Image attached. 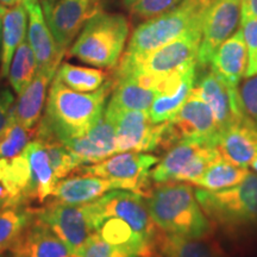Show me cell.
Masks as SVG:
<instances>
[{
	"label": "cell",
	"mask_w": 257,
	"mask_h": 257,
	"mask_svg": "<svg viewBox=\"0 0 257 257\" xmlns=\"http://www.w3.org/2000/svg\"><path fill=\"white\" fill-rule=\"evenodd\" d=\"M112 88L113 80L110 79L96 91L76 92L54 78L40 121L63 143L81 137L102 118Z\"/></svg>",
	"instance_id": "obj_1"
},
{
	"label": "cell",
	"mask_w": 257,
	"mask_h": 257,
	"mask_svg": "<svg viewBox=\"0 0 257 257\" xmlns=\"http://www.w3.org/2000/svg\"><path fill=\"white\" fill-rule=\"evenodd\" d=\"M144 199L153 221L163 232L192 238L213 236V226L186 182L156 184Z\"/></svg>",
	"instance_id": "obj_2"
},
{
	"label": "cell",
	"mask_w": 257,
	"mask_h": 257,
	"mask_svg": "<svg viewBox=\"0 0 257 257\" xmlns=\"http://www.w3.org/2000/svg\"><path fill=\"white\" fill-rule=\"evenodd\" d=\"M195 198L214 231L238 238L257 233V175L248 176L233 187L208 191L198 188Z\"/></svg>",
	"instance_id": "obj_3"
},
{
	"label": "cell",
	"mask_w": 257,
	"mask_h": 257,
	"mask_svg": "<svg viewBox=\"0 0 257 257\" xmlns=\"http://www.w3.org/2000/svg\"><path fill=\"white\" fill-rule=\"evenodd\" d=\"M201 30H193L142 57L120 59L113 79L133 78L157 92L165 79L198 66Z\"/></svg>",
	"instance_id": "obj_4"
},
{
	"label": "cell",
	"mask_w": 257,
	"mask_h": 257,
	"mask_svg": "<svg viewBox=\"0 0 257 257\" xmlns=\"http://www.w3.org/2000/svg\"><path fill=\"white\" fill-rule=\"evenodd\" d=\"M216 0H181L172 10L148 19L135 29L123 60L142 57L186 32L202 30L205 18Z\"/></svg>",
	"instance_id": "obj_5"
},
{
	"label": "cell",
	"mask_w": 257,
	"mask_h": 257,
	"mask_svg": "<svg viewBox=\"0 0 257 257\" xmlns=\"http://www.w3.org/2000/svg\"><path fill=\"white\" fill-rule=\"evenodd\" d=\"M130 23L120 14L101 12L83 27L69 48V56L99 68L114 69L124 53Z\"/></svg>",
	"instance_id": "obj_6"
},
{
	"label": "cell",
	"mask_w": 257,
	"mask_h": 257,
	"mask_svg": "<svg viewBox=\"0 0 257 257\" xmlns=\"http://www.w3.org/2000/svg\"><path fill=\"white\" fill-rule=\"evenodd\" d=\"M214 144L197 140H182L167 149L153 167L150 178L154 185L170 181L193 184L201 178L214 161L220 159Z\"/></svg>",
	"instance_id": "obj_7"
},
{
	"label": "cell",
	"mask_w": 257,
	"mask_h": 257,
	"mask_svg": "<svg viewBox=\"0 0 257 257\" xmlns=\"http://www.w3.org/2000/svg\"><path fill=\"white\" fill-rule=\"evenodd\" d=\"M85 208L93 231L104 218H119L156 249V238L161 230L150 217L142 195L126 189H112L95 201L85 205Z\"/></svg>",
	"instance_id": "obj_8"
},
{
	"label": "cell",
	"mask_w": 257,
	"mask_h": 257,
	"mask_svg": "<svg viewBox=\"0 0 257 257\" xmlns=\"http://www.w3.org/2000/svg\"><path fill=\"white\" fill-rule=\"evenodd\" d=\"M8 167L29 206L32 202L44 204L59 181L49 156L38 138H34L18 156L9 159Z\"/></svg>",
	"instance_id": "obj_9"
},
{
	"label": "cell",
	"mask_w": 257,
	"mask_h": 257,
	"mask_svg": "<svg viewBox=\"0 0 257 257\" xmlns=\"http://www.w3.org/2000/svg\"><path fill=\"white\" fill-rule=\"evenodd\" d=\"M157 162L159 157L150 154L125 152L117 153L95 165L81 166L74 172L107 179L118 189H126L147 198L154 187L150 172Z\"/></svg>",
	"instance_id": "obj_10"
},
{
	"label": "cell",
	"mask_w": 257,
	"mask_h": 257,
	"mask_svg": "<svg viewBox=\"0 0 257 257\" xmlns=\"http://www.w3.org/2000/svg\"><path fill=\"white\" fill-rule=\"evenodd\" d=\"M220 128L213 112L193 87L188 99L180 110L165 121L162 134V149H169L179 141L197 140L216 146Z\"/></svg>",
	"instance_id": "obj_11"
},
{
	"label": "cell",
	"mask_w": 257,
	"mask_h": 257,
	"mask_svg": "<svg viewBox=\"0 0 257 257\" xmlns=\"http://www.w3.org/2000/svg\"><path fill=\"white\" fill-rule=\"evenodd\" d=\"M107 0H43L44 17L60 50L66 54L86 24L104 12Z\"/></svg>",
	"instance_id": "obj_12"
},
{
	"label": "cell",
	"mask_w": 257,
	"mask_h": 257,
	"mask_svg": "<svg viewBox=\"0 0 257 257\" xmlns=\"http://www.w3.org/2000/svg\"><path fill=\"white\" fill-rule=\"evenodd\" d=\"M104 115L114 125L118 153H147L161 148L165 123H153L148 111H105Z\"/></svg>",
	"instance_id": "obj_13"
},
{
	"label": "cell",
	"mask_w": 257,
	"mask_h": 257,
	"mask_svg": "<svg viewBox=\"0 0 257 257\" xmlns=\"http://www.w3.org/2000/svg\"><path fill=\"white\" fill-rule=\"evenodd\" d=\"M36 212L68 246L74 256L94 233L85 205L78 206L51 199L50 201L44 202L42 207H36Z\"/></svg>",
	"instance_id": "obj_14"
},
{
	"label": "cell",
	"mask_w": 257,
	"mask_h": 257,
	"mask_svg": "<svg viewBox=\"0 0 257 257\" xmlns=\"http://www.w3.org/2000/svg\"><path fill=\"white\" fill-rule=\"evenodd\" d=\"M242 0H216L205 18L199 47L198 66L206 67L223 42L236 30L240 18Z\"/></svg>",
	"instance_id": "obj_15"
},
{
	"label": "cell",
	"mask_w": 257,
	"mask_h": 257,
	"mask_svg": "<svg viewBox=\"0 0 257 257\" xmlns=\"http://www.w3.org/2000/svg\"><path fill=\"white\" fill-rule=\"evenodd\" d=\"M10 251L14 257H74L68 246L38 216L36 207H32L27 227Z\"/></svg>",
	"instance_id": "obj_16"
},
{
	"label": "cell",
	"mask_w": 257,
	"mask_h": 257,
	"mask_svg": "<svg viewBox=\"0 0 257 257\" xmlns=\"http://www.w3.org/2000/svg\"><path fill=\"white\" fill-rule=\"evenodd\" d=\"M194 88L211 107L220 131L246 117L240 105L238 88L227 86L214 73L205 74L199 82L195 81Z\"/></svg>",
	"instance_id": "obj_17"
},
{
	"label": "cell",
	"mask_w": 257,
	"mask_h": 257,
	"mask_svg": "<svg viewBox=\"0 0 257 257\" xmlns=\"http://www.w3.org/2000/svg\"><path fill=\"white\" fill-rule=\"evenodd\" d=\"M28 15V42L37 61L38 70H56L66 54L54 40L38 0L22 2Z\"/></svg>",
	"instance_id": "obj_18"
},
{
	"label": "cell",
	"mask_w": 257,
	"mask_h": 257,
	"mask_svg": "<svg viewBox=\"0 0 257 257\" xmlns=\"http://www.w3.org/2000/svg\"><path fill=\"white\" fill-rule=\"evenodd\" d=\"M79 166L95 165L117 154L115 128L105 115L87 134L64 143Z\"/></svg>",
	"instance_id": "obj_19"
},
{
	"label": "cell",
	"mask_w": 257,
	"mask_h": 257,
	"mask_svg": "<svg viewBox=\"0 0 257 257\" xmlns=\"http://www.w3.org/2000/svg\"><path fill=\"white\" fill-rule=\"evenodd\" d=\"M216 147L224 160L246 168L257 156V127L243 118L220 131Z\"/></svg>",
	"instance_id": "obj_20"
},
{
	"label": "cell",
	"mask_w": 257,
	"mask_h": 257,
	"mask_svg": "<svg viewBox=\"0 0 257 257\" xmlns=\"http://www.w3.org/2000/svg\"><path fill=\"white\" fill-rule=\"evenodd\" d=\"M208 64L221 81L230 87H238L248 68V49L240 29L220 44Z\"/></svg>",
	"instance_id": "obj_21"
},
{
	"label": "cell",
	"mask_w": 257,
	"mask_h": 257,
	"mask_svg": "<svg viewBox=\"0 0 257 257\" xmlns=\"http://www.w3.org/2000/svg\"><path fill=\"white\" fill-rule=\"evenodd\" d=\"M70 174L60 179L54 188L51 199L70 205H87L95 201L105 193L112 189H118L110 180L85 173Z\"/></svg>",
	"instance_id": "obj_22"
},
{
	"label": "cell",
	"mask_w": 257,
	"mask_h": 257,
	"mask_svg": "<svg viewBox=\"0 0 257 257\" xmlns=\"http://www.w3.org/2000/svg\"><path fill=\"white\" fill-rule=\"evenodd\" d=\"M56 70H37L29 86L21 93L12 107L16 120L27 128H35L41 119L47 99V89L55 78Z\"/></svg>",
	"instance_id": "obj_23"
},
{
	"label": "cell",
	"mask_w": 257,
	"mask_h": 257,
	"mask_svg": "<svg viewBox=\"0 0 257 257\" xmlns=\"http://www.w3.org/2000/svg\"><path fill=\"white\" fill-rule=\"evenodd\" d=\"M155 245L162 257H226L213 236L192 238L160 231Z\"/></svg>",
	"instance_id": "obj_24"
},
{
	"label": "cell",
	"mask_w": 257,
	"mask_h": 257,
	"mask_svg": "<svg viewBox=\"0 0 257 257\" xmlns=\"http://www.w3.org/2000/svg\"><path fill=\"white\" fill-rule=\"evenodd\" d=\"M112 80V95L105 111H149L150 106L157 96L156 89L144 86L133 78Z\"/></svg>",
	"instance_id": "obj_25"
},
{
	"label": "cell",
	"mask_w": 257,
	"mask_h": 257,
	"mask_svg": "<svg viewBox=\"0 0 257 257\" xmlns=\"http://www.w3.org/2000/svg\"><path fill=\"white\" fill-rule=\"evenodd\" d=\"M28 15L23 4L5 10L2 28L0 79L9 75L10 64L19 44L27 40Z\"/></svg>",
	"instance_id": "obj_26"
},
{
	"label": "cell",
	"mask_w": 257,
	"mask_h": 257,
	"mask_svg": "<svg viewBox=\"0 0 257 257\" xmlns=\"http://www.w3.org/2000/svg\"><path fill=\"white\" fill-rule=\"evenodd\" d=\"M195 81H197V68L188 72L185 79L175 88L157 95L148 111L153 123L161 124L169 120L187 100Z\"/></svg>",
	"instance_id": "obj_27"
},
{
	"label": "cell",
	"mask_w": 257,
	"mask_h": 257,
	"mask_svg": "<svg viewBox=\"0 0 257 257\" xmlns=\"http://www.w3.org/2000/svg\"><path fill=\"white\" fill-rule=\"evenodd\" d=\"M35 138H38L43 144L59 180L70 175L74 173V170L80 167L78 161L66 147V144L61 142L59 138L41 121L36 127Z\"/></svg>",
	"instance_id": "obj_28"
},
{
	"label": "cell",
	"mask_w": 257,
	"mask_h": 257,
	"mask_svg": "<svg viewBox=\"0 0 257 257\" xmlns=\"http://www.w3.org/2000/svg\"><path fill=\"white\" fill-rule=\"evenodd\" d=\"M248 174L249 170L245 167L236 166L220 157L205 170L195 185L208 191H220L239 185Z\"/></svg>",
	"instance_id": "obj_29"
},
{
	"label": "cell",
	"mask_w": 257,
	"mask_h": 257,
	"mask_svg": "<svg viewBox=\"0 0 257 257\" xmlns=\"http://www.w3.org/2000/svg\"><path fill=\"white\" fill-rule=\"evenodd\" d=\"M55 78L63 85L76 92H93L108 81V74L101 69L79 67L67 62L61 63Z\"/></svg>",
	"instance_id": "obj_30"
},
{
	"label": "cell",
	"mask_w": 257,
	"mask_h": 257,
	"mask_svg": "<svg viewBox=\"0 0 257 257\" xmlns=\"http://www.w3.org/2000/svg\"><path fill=\"white\" fill-rule=\"evenodd\" d=\"M37 70L36 57L28 40H25L16 49L9 70L10 85L18 95L34 80Z\"/></svg>",
	"instance_id": "obj_31"
},
{
	"label": "cell",
	"mask_w": 257,
	"mask_h": 257,
	"mask_svg": "<svg viewBox=\"0 0 257 257\" xmlns=\"http://www.w3.org/2000/svg\"><path fill=\"white\" fill-rule=\"evenodd\" d=\"M32 216V207L17 206L0 210V253L10 250L21 237Z\"/></svg>",
	"instance_id": "obj_32"
},
{
	"label": "cell",
	"mask_w": 257,
	"mask_h": 257,
	"mask_svg": "<svg viewBox=\"0 0 257 257\" xmlns=\"http://www.w3.org/2000/svg\"><path fill=\"white\" fill-rule=\"evenodd\" d=\"M36 136V128H27L16 120L14 112L4 133L0 135V160L18 156Z\"/></svg>",
	"instance_id": "obj_33"
},
{
	"label": "cell",
	"mask_w": 257,
	"mask_h": 257,
	"mask_svg": "<svg viewBox=\"0 0 257 257\" xmlns=\"http://www.w3.org/2000/svg\"><path fill=\"white\" fill-rule=\"evenodd\" d=\"M75 257H138L133 250L107 243L94 232L76 252Z\"/></svg>",
	"instance_id": "obj_34"
},
{
	"label": "cell",
	"mask_w": 257,
	"mask_h": 257,
	"mask_svg": "<svg viewBox=\"0 0 257 257\" xmlns=\"http://www.w3.org/2000/svg\"><path fill=\"white\" fill-rule=\"evenodd\" d=\"M29 206L19 186L10 174L6 159L0 160V210L8 207Z\"/></svg>",
	"instance_id": "obj_35"
},
{
	"label": "cell",
	"mask_w": 257,
	"mask_h": 257,
	"mask_svg": "<svg viewBox=\"0 0 257 257\" xmlns=\"http://www.w3.org/2000/svg\"><path fill=\"white\" fill-rule=\"evenodd\" d=\"M180 2L181 0H124V5L131 16L148 21L169 11Z\"/></svg>",
	"instance_id": "obj_36"
},
{
	"label": "cell",
	"mask_w": 257,
	"mask_h": 257,
	"mask_svg": "<svg viewBox=\"0 0 257 257\" xmlns=\"http://www.w3.org/2000/svg\"><path fill=\"white\" fill-rule=\"evenodd\" d=\"M240 30L248 49V68L244 78H250L257 64V17L240 11Z\"/></svg>",
	"instance_id": "obj_37"
},
{
	"label": "cell",
	"mask_w": 257,
	"mask_h": 257,
	"mask_svg": "<svg viewBox=\"0 0 257 257\" xmlns=\"http://www.w3.org/2000/svg\"><path fill=\"white\" fill-rule=\"evenodd\" d=\"M243 112L257 127V74L245 78L238 89Z\"/></svg>",
	"instance_id": "obj_38"
},
{
	"label": "cell",
	"mask_w": 257,
	"mask_h": 257,
	"mask_svg": "<svg viewBox=\"0 0 257 257\" xmlns=\"http://www.w3.org/2000/svg\"><path fill=\"white\" fill-rule=\"evenodd\" d=\"M14 107V96L9 91L0 92V135L8 126Z\"/></svg>",
	"instance_id": "obj_39"
},
{
	"label": "cell",
	"mask_w": 257,
	"mask_h": 257,
	"mask_svg": "<svg viewBox=\"0 0 257 257\" xmlns=\"http://www.w3.org/2000/svg\"><path fill=\"white\" fill-rule=\"evenodd\" d=\"M240 11L257 17V0H242Z\"/></svg>",
	"instance_id": "obj_40"
},
{
	"label": "cell",
	"mask_w": 257,
	"mask_h": 257,
	"mask_svg": "<svg viewBox=\"0 0 257 257\" xmlns=\"http://www.w3.org/2000/svg\"><path fill=\"white\" fill-rule=\"evenodd\" d=\"M22 2L23 0H0V4L5 8H14L16 5L22 4Z\"/></svg>",
	"instance_id": "obj_41"
},
{
	"label": "cell",
	"mask_w": 257,
	"mask_h": 257,
	"mask_svg": "<svg viewBox=\"0 0 257 257\" xmlns=\"http://www.w3.org/2000/svg\"><path fill=\"white\" fill-rule=\"evenodd\" d=\"M5 9L4 6L0 5V42H2V28H3V17H4Z\"/></svg>",
	"instance_id": "obj_42"
},
{
	"label": "cell",
	"mask_w": 257,
	"mask_h": 257,
	"mask_svg": "<svg viewBox=\"0 0 257 257\" xmlns=\"http://www.w3.org/2000/svg\"><path fill=\"white\" fill-rule=\"evenodd\" d=\"M250 166H251V167H252V169H253V170H255V172L257 173V156L255 157V159H253V160H252L251 165H250Z\"/></svg>",
	"instance_id": "obj_43"
},
{
	"label": "cell",
	"mask_w": 257,
	"mask_h": 257,
	"mask_svg": "<svg viewBox=\"0 0 257 257\" xmlns=\"http://www.w3.org/2000/svg\"><path fill=\"white\" fill-rule=\"evenodd\" d=\"M138 257H162L160 253H154V255H149V256H138Z\"/></svg>",
	"instance_id": "obj_44"
},
{
	"label": "cell",
	"mask_w": 257,
	"mask_h": 257,
	"mask_svg": "<svg viewBox=\"0 0 257 257\" xmlns=\"http://www.w3.org/2000/svg\"><path fill=\"white\" fill-rule=\"evenodd\" d=\"M256 74H257V64H256V67H255V68H253V70H252V74H251V76L256 75Z\"/></svg>",
	"instance_id": "obj_45"
},
{
	"label": "cell",
	"mask_w": 257,
	"mask_h": 257,
	"mask_svg": "<svg viewBox=\"0 0 257 257\" xmlns=\"http://www.w3.org/2000/svg\"><path fill=\"white\" fill-rule=\"evenodd\" d=\"M74 257H75V256H74Z\"/></svg>",
	"instance_id": "obj_46"
},
{
	"label": "cell",
	"mask_w": 257,
	"mask_h": 257,
	"mask_svg": "<svg viewBox=\"0 0 257 257\" xmlns=\"http://www.w3.org/2000/svg\"><path fill=\"white\" fill-rule=\"evenodd\" d=\"M0 257H2V256H0Z\"/></svg>",
	"instance_id": "obj_47"
}]
</instances>
